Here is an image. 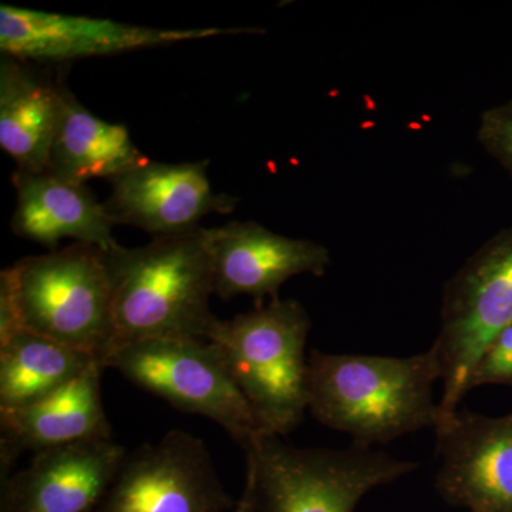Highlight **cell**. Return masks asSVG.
I'll use <instances>...</instances> for the list:
<instances>
[{"label": "cell", "mask_w": 512, "mask_h": 512, "mask_svg": "<svg viewBox=\"0 0 512 512\" xmlns=\"http://www.w3.org/2000/svg\"><path fill=\"white\" fill-rule=\"evenodd\" d=\"M235 507L204 441L183 430L126 457L94 512H224Z\"/></svg>", "instance_id": "obj_8"}, {"label": "cell", "mask_w": 512, "mask_h": 512, "mask_svg": "<svg viewBox=\"0 0 512 512\" xmlns=\"http://www.w3.org/2000/svg\"><path fill=\"white\" fill-rule=\"evenodd\" d=\"M245 456L259 512H355L367 493L419 468L370 447L299 448L274 434L258 437Z\"/></svg>", "instance_id": "obj_5"}, {"label": "cell", "mask_w": 512, "mask_h": 512, "mask_svg": "<svg viewBox=\"0 0 512 512\" xmlns=\"http://www.w3.org/2000/svg\"><path fill=\"white\" fill-rule=\"evenodd\" d=\"M23 330L18 302L8 269L0 274V345L8 343L13 336Z\"/></svg>", "instance_id": "obj_21"}, {"label": "cell", "mask_w": 512, "mask_h": 512, "mask_svg": "<svg viewBox=\"0 0 512 512\" xmlns=\"http://www.w3.org/2000/svg\"><path fill=\"white\" fill-rule=\"evenodd\" d=\"M104 367L181 412L220 424L248 448L266 434L229 372L221 350L202 339H147L114 349Z\"/></svg>", "instance_id": "obj_6"}, {"label": "cell", "mask_w": 512, "mask_h": 512, "mask_svg": "<svg viewBox=\"0 0 512 512\" xmlns=\"http://www.w3.org/2000/svg\"><path fill=\"white\" fill-rule=\"evenodd\" d=\"M234 512H259L254 476L249 470H247V478H245L244 491H242L238 503L235 504Z\"/></svg>", "instance_id": "obj_22"}, {"label": "cell", "mask_w": 512, "mask_h": 512, "mask_svg": "<svg viewBox=\"0 0 512 512\" xmlns=\"http://www.w3.org/2000/svg\"><path fill=\"white\" fill-rule=\"evenodd\" d=\"M244 32L248 29L148 28L111 19L0 5L2 55L28 63H67Z\"/></svg>", "instance_id": "obj_9"}, {"label": "cell", "mask_w": 512, "mask_h": 512, "mask_svg": "<svg viewBox=\"0 0 512 512\" xmlns=\"http://www.w3.org/2000/svg\"><path fill=\"white\" fill-rule=\"evenodd\" d=\"M113 285L114 349L147 339L207 340L214 271L204 228L106 252ZM113 349V350H114ZM111 355V353H110Z\"/></svg>", "instance_id": "obj_2"}, {"label": "cell", "mask_w": 512, "mask_h": 512, "mask_svg": "<svg viewBox=\"0 0 512 512\" xmlns=\"http://www.w3.org/2000/svg\"><path fill=\"white\" fill-rule=\"evenodd\" d=\"M12 180L16 190L12 229L18 237L52 249L66 238L106 252L120 247L104 202L97 201L86 185L62 180L49 171L16 170Z\"/></svg>", "instance_id": "obj_15"}, {"label": "cell", "mask_w": 512, "mask_h": 512, "mask_svg": "<svg viewBox=\"0 0 512 512\" xmlns=\"http://www.w3.org/2000/svg\"><path fill=\"white\" fill-rule=\"evenodd\" d=\"M441 380L433 349L409 357L333 355L308 357V410L329 429L370 447L423 429L436 430Z\"/></svg>", "instance_id": "obj_1"}, {"label": "cell", "mask_w": 512, "mask_h": 512, "mask_svg": "<svg viewBox=\"0 0 512 512\" xmlns=\"http://www.w3.org/2000/svg\"><path fill=\"white\" fill-rule=\"evenodd\" d=\"M478 138L485 150L512 173V103L483 114Z\"/></svg>", "instance_id": "obj_20"}, {"label": "cell", "mask_w": 512, "mask_h": 512, "mask_svg": "<svg viewBox=\"0 0 512 512\" xmlns=\"http://www.w3.org/2000/svg\"><path fill=\"white\" fill-rule=\"evenodd\" d=\"M63 82H53L28 62L0 63V147L18 170L43 173L62 111Z\"/></svg>", "instance_id": "obj_16"}, {"label": "cell", "mask_w": 512, "mask_h": 512, "mask_svg": "<svg viewBox=\"0 0 512 512\" xmlns=\"http://www.w3.org/2000/svg\"><path fill=\"white\" fill-rule=\"evenodd\" d=\"M207 165L208 161L165 164L148 160L110 180L111 194L104 207L114 225H131L153 238L195 231L202 218L231 214L238 202L212 190Z\"/></svg>", "instance_id": "obj_10"}, {"label": "cell", "mask_w": 512, "mask_h": 512, "mask_svg": "<svg viewBox=\"0 0 512 512\" xmlns=\"http://www.w3.org/2000/svg\"><path fill=\"white\" fill-rule=\"evenodd\" d=\"M100 362L64 384L43 399L19 407L0 410V458L2 468L10 470L23 453L33 454L80 441L111 439V426L101 402Z\"/></svg>", "instance_id": "obj_14"}, {"label": "cell", "mask_w": 512, "mask_h": 512, "mask_svg": "<svg viewBox=\"0 0 512 512\" xmlns=\"http://www.w3.org/2000/svg\"><path fill=\"white\" fill-rule=\"evenodd\" d=\"M99 362L80 350L20 330L0 345V410L19 409L56 392Z\"/></svg>", "instance_id": "obj_18"}, {"label": "cell", "mask_w": 512, "mask_h": 512, "mask_svg": "<svg viewBox=\"0 0 512 512\" xmlns=\"http://www.w3.org/2000/svg\"><path fill=\"white\" fill-rule=\"evenodd\" d=\"M311 326L302 303L281 298L212 323L207 340L221 350L266 434L288 436L308 410Z\"/></svg>", "instance_id": "obj_3"}, {"label": "cell", "mask_w": 512, "mask_h": 512, "mask_svg": "<svg viewBox=\"0 0 512 512\" xmlns=\"http://www.w3.org/2000/svg\"><path fill=\"white\" fill-rule=\"evenodd\" d=\"M436 433L441 498L470 512H512V414L491 419L458 409Z\"/></svg>", "instance_id": "obj_11"}, {"label": "cell", "mask_w": 512, "mask_h": 512, "mask_svg": "<svg viewBox=\"0 0 512 512\" xmlns=\"http://www.w3.org/2000/svg\"><path fill=\"white\" fill-rule=\"evenodd\" d=\"M214 271L215 293L222 299L248 295L256 306L278 299L281 286L293 276H323L329 249L308 239L284 237L258 222L232 221L204 228Z\"/></svg>", "instance_id": "obj_12"}, {"label": "cell", "mask_w": 512, "mask_h": 512, "mask_svg": "<svg viewBox=\"0 0 512 512\" xmlns=\"http://www.w3.org/2000/svg\"><path fill=\"white\" fill-rule=\"evenodd\" d=\"M123 124L90 113L66 84L62 111L47 171L62 180L86 185L94 178H113L147 163Z\"/></svg>", "instance_id": "obj_17"}, {"label": "cell", "mask_w": 512, "mask_h": 512, "mask_svg": "<svg viewBox=\"0 0 512 512\" xmlns=\"http://www.w3.org/2000/svg\"><path fill=\"white\" fill-rule=\"evenodd\" d=\"M510 325L512 229L478 249L444 286L440 332L431 346L443 382L440 424L460 409L478 357Z\"/></svg>", "instance_id": "obj_7"}, {"label": "cell", "mask_w": 512, "mask_h": 512, "mask_svg": "<svg viewBox=\"0 0 512 512\" xmlns=\"http://www.w3.org/2000/svg\"><path fill=\"white\" fill-rule=\"evenodd\" d=\"M483 384L512 386V325L488 345L468 377L467 392Z\"/></svg>", "instance_id": "obj_19"}, {"label": "cell", "mask_w": 512, "mask_h": 512, "mask_svg": "<svg viewBox=\"0 0 512 512\" xmlns=\"http://www.w3.org/2000/svg\"><path fill=\"white\" fill-rule=\"evenodd\" d=\"M23 329L104 366L116 343L106 251L87 244L26 256L8 268Z\"/></svg>", "instance_id": "obj_4"}, {"label": "cell", "mask_w": 512, "mask_h": 512, "mask_svg": "<svg viewBox=\"0 0 512 512\" xmlns=\"http://www.w3.org/2000/svg\"><path fill=\"white\" fill-rule=\"evenodd\" d=\"M126 457L113 439L40 451L25 470L2 473V512L94 511Z\"/></svg>", "instance_id": "obj_13"}]
</instances>
